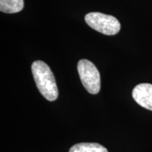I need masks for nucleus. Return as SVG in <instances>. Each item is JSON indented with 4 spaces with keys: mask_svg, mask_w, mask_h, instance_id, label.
Masks as SVG:
<instances>
[{
    "mask_svg": "<svg viewBox=\"0 0 152 152\" xmlns=\"http://www.w3.org/2000/svg\"><path fill=\"white\" fill-rule=\"evenodd\" d=\"M77 71L83 86L89 93L96 94L100 90V74L93 63L87 59L80 60Z\"/></svg>",
    "mask_w": 152,
    "mask_h": 152,
    "instance_id": "7ed1b4c3",
    "label": "nucleus"
},
{
    "mask_svg": "<svg viewBox=\"0 0 152 152\" xmlns=\"http://www.w3.org/2000/svg\"><path fill=\"white\" fill-rule=\"evenodd\" d=\"M23 0H0V11L7 14L19 12L23 9Z\"/></svg>",
    "mask_w": 152,
    "mask_h": 152,
    "instance_id": "39448f33",
    "label": "nucleus"
},
{
    "mask_svg": "<svg viewBox=\"0 0 152 152\" xmlns=\"http://www.w3.org/2000/svg\"><path fill=\"white\" fill-rule=\"evenodd\" d=\"M34 80L41 94L50 102L58 98V92L52 71L47 64L42 61H36L32 64Z\"/></svg>",
    "mask_w": 152,
    "mask_h": 152,
    "instance_id": "f257e3e1",
    "label": "nucleus"
},
{
    "mask_svg": "<svg viewBox=\"0 0 152 152\" xmlns=\"http://www.w3.org/2000/svg\"><path fill=\"white\" fill-rule=\"evenodd\" d=\"M69 152H108L105 147L98 143H79L73 145Z\"/></svg>",
    "mask_w": 152,
    "mask_h": 152,
    "instance_id": "423d86ee",
    "label": "nucleus"
},
{
    "mask_svg": "<svg viewBox=\"0 0 152 152\" xmlns=\"http://www.w3.org/2000/svg\"><path fill=\"white\" fill-rule=\"evenodd\" d=\"M132 97L142 107L152 111V85L142 83L132 90Z\"/></svg>",
    "mask_w": 152,
    "mask_h": 152,
    "instance_id": "20e7f679",
    "label": "nucleus"
},
{
    "mask_svg": "<svg viewBox=\"0 0 152 152\" xmlns=\"http://www.w3.org/2000/svg\"><path fill=\"white\" fill-rule=\"evenodd\" d=\"M85 20L92 29L106 35H116L121 30V23L118 20L111 15L91 12L85 16Z\"/></svg>",
    "mask_w": 152,
    "mask_h": 152,
    "instance_id": "f03ea898",
    "label": "nucleus"
}]
</instances>
